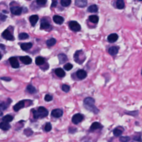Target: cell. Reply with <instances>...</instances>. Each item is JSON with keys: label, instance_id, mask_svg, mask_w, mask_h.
<instances>
[{"label": "cell", "instance_id": "23", "mask_svg": "<svg viewBox=\"0 0 142 142\" xmlns=\"http://www.w3.org/2000/svg\"><path fill=\"white\" fill-rule=\"evenodd\" d=\"M0 127H1V129L4 130H8L11 128V125L9 123L5 122H2L0 124Z\"/></svg>", "mask_w": 142, "mask_h": 142}, {"label": "cell", "instance_id": "5", "mask_svg": "<svg viewBox=\"0 0 142 142\" xmlns=\"http://www.w3.org/2000/svg\"><path fill=\"white\" fill-rule=\"evenodd\" d=\"M83 115L80 113L75 114L72 118V121L75 124H78L81 122L83 119Z\"/></svg>", "mask_w": 142, "mask_h": 142}, {"label": "cell", "instance_id": "44", "mask_svg": "<svg viewBox=\"0 0 142 142\" xmlns=\"http://www.w3.org/2000/svg\"><path fill=\"white\" fill-rule=\"evenodd\" d=\"M25 130H26V131H27V133H25L27 135V136H29L28 133H30L31 134H32V133H33V132H32V130L30 129H25Z\"/></svg>", "mask_w": 142, "mask_h": 142}, {"label": "cell", "instance_id": "26", "mask_svg": "<svg viewBox=\"0 0 142 142\" xmlns=\"http://www.w3.org/2000/svg\"><path fill=\"white\" fill-rule=\"evenodd\" d=\"M27 91L31 94H35L37 92V90L36 88L31 84H29L27 87Z\"/></svg>", "mask_w": 142, "mask_h": 142}, {"label": "cell", "instance_id": "17", "mask_svg": "<svg viewBox=\"0 0 142 142\" xmlns=\"http://www.w3.org/2000/svg\"><path fill=\"white\" fill-rule=\"evenodd\" d=\"M38 19H39L38 16L37 15H36V14H34V15L30 16V21L32 26L33 27L35 26L36 24L37 23V22H38Z\"/></svg>", "mask_w": 142, "mask_h": 142}, {"label": "cell", "instance_id": "28", "mask_svg": "<svg viewBox=\"0 0 142 142\" xmlns=\"http://www.w3.org/2000/svg\"><path fill=\"white\" fill-rule=\"evenodd\" d=\"M35 63L37 66L42 65L44 63V59L42 57H37L36 58Z\"/></svg>", "mask_w": 142, "mask_h": 142}, {"label": "cell", "instance_id": "40", "mask_svg": "<svg viewBox=\"0 0 142 142\" xmlns=\"http://www.w3.org/2000/svg\"><path fill=\"white\" fill-rule=\"evenodd\" d=\"M36 3L38 5H44L45 4H46L47 3V1L46 0H45V1H44V0H37V1H36Z\"/></svg>", "mask_w": 142, "mask_h": 142}, {"label": "cell", "instance_id": "19", "mask_svg": "<svg viewBox=\"0 0 142 142\" xmlns=\"http://www.w3.org/2000/svg\"><path fill=\"white\" fill-rule=\"evenodd\" d=\"M58 59L59 61V63L60 64H63L64 63L67 62L68 60L66 54H63V53H61L58 55Z\"/></svg>", "mask_w": 142, "mask_h": 142}, {"label": "cell", "instance_id": "38", "mask_svg": "<svg viewBox=\"0 0 142 142\" xmlns=\"http://www.w3.org/2000/svg\"><path fill=\"white\" fill-rule=\"evenodd\" d=\"M72 68H73V65H72V64L69 63H68L64 66V68L65 69L66 71L71 70V69H72Z\"/></svg>", "mask_w": 142, "mask_h": 142}, {"label": "cell", "instance_id": "46", "mask_svg": "<svg viewBox=\"0 0 142 142\" xmlns=\"http://www.w3.org/2000/svg\"></svg>", "mask_w": 142, "mask_h": 142}, {"label": "cell", "instance_id": "29", "mask_svg": "<svg viewBox=\"0 0 142 142\" xmlns=\"http://www.w3.org/2000/svg\"><path fill=\"white\" fill-rule=\"evenodd\" d=\"M89 20L92 23H97L99 21V17L96 15H91L89 17Z\"/></svg>", "mask_w": 142, "mask_h": 142}, {"label": "cell", "instance_id": "35", "mask_svg": "<svg viewBox=\"0 0 142 142\" xmlns=\"http://www.w3.org/2000/svg\"><path fill=\"white\" fill-rule=\"evenodd\" d=\"M62 89L63 91L64 92L67 93V92H68L69 91V90H70V87H69L68 85L63 84L62 87Z\"/></svg>", "mask_w": 142, "mask_h": 142}, {"label": "cell", "instance_id": "4", "mask_svg": "<svg viewBox=\"0 0 142 142\" xmlns=\"http://www.w3.org/2000/svg\"><path fill=\"white\" fill-rule=\"evenodd\" d=\"M69 27L73 31L75 32L80 31L81 29V27H80V24L77 22L75 21H72L69 22Z\"/></svg>", "mask_w": 142, "mask_h": 142}, {"label": "cell", "instance_id": "10", "mask_svg": "<svg viewBox=\"0 0 142 142\" xmlns=\"http://www.w3.org/2000/svg\"><path fill=\"white\" fill-rule=\"evenodd\" d=\"M51 27V25L46 19L43 18L41 22V28L42 30H48Z\"/></svg>", "mask_w": 142, "mask_h": 142}, {"label": "cell", "instance_id": "16", "mask_svg": "<svg viewBox=\"0 0 142 142\" xmlns=\"http://www.w3.org/2000/svg\"><path fill=\"white\" fill-rule=\"evenodd\" d=\"M87 1L85 0H75V5L78 7H84L87 6Z\"/></svg>", "mask_w": 142, "mask_h": 142}, {"label": "cell", "instance_id": "30", "mask_svg": "<svg viewBox=\"0 0 142 142\" xmlns=\"http://www.w3.org/2000/svg\"><path fill=\"white\" fill-rule=\"evenodd\" d=\"M56 43V40L55 38H52L51 39L47 40L46 41V44L48 47H52Z\"/></svg>", "mask_w": 142, "mask_h": 142}, {"label": "cell", "instance_id": "6", "mask_svg": "<svg viewBox=\"0 0 142 142\" xmlns=\"http://www.w3.org/2000/svg\"><path fill=\"white\" fill-rule=\"evenodd\" d=\"M2 36L4 39L9 40V41H12L14 40L13 36L9 30H4L2 34Z\"/></svg>", "mask_w": 142, "mask_h": 142}, {"label": "cell", "instance_id": "42", "mask_svg": "<svg viewBox=\"0 0 142 142\" xmlns=\"http://www.w3.org/2000/svg\"><path fill=\"white\" fill-rule=\"evenodd\" d=\"M1 80H5V81H10L11 79L10 78H9V77H1Z\"/></svg>", "mask_w": 142, "mask_h": 142}, {"label": "cell", "instance_id": "27", "mask_svg": "<svg viewBox=\"0 0 142 142\" xmlns=\"http://www.w3.org/2000/svg\"><path fill=\"white\" fill-rule=\"evenodd\" d=\"M116 6H117V9H123L125 7V4L123 1L122 0H118L116 2Z\"/></svg>", "mask_w": 142, "mask_h": 142}, {"label": "cell", "instance_id": "3", "mask_svg": "<svg viewBox=\"0 0 142 142\" xmlns=\"http://www.w3.org/2000/svg\"><path fill=\"white\" fill-rule=\"evenodd\" d=\"M74 59H75V62L78 63H83V62L85 59V56L84 55V52L82 50L76 51L75 53V55H74Z\"/></svg>", "mask_w": 142, "mask_h": 142}, {"label": "cell", "instance_id": "34", "mask_svg": "<svg viewBox=\"0 0 142 142\" xmlns=\"http://www.w3.org/2000/svg\"><path fill=\"white\" fill-rule=\"evenodd\" d=\"M61 5L63 7H67L71 4V1L70 0H62L61 1Z\"/></svg>", "mask_w": 142, "mask_h": 142}, {"label": "cell", "instance_id": "21", "mask_svg": "<svg viewBox=\"0 0 142 142\" xmlns=\"http://www.w3.org/2000/svg\"><path fill=\"white\" fill-rule=\"evenodd\" d=\"M20 46L23 51H27V50H29L30 48H31L32 47V43L31 42L23 43L21 44Z\"/></svg>", "mask_w": 142, "mask_h": 142}, {"label": "cell", "instance_id": "37", "mask_svg": "<svg viewBox=\"0 0 142 142\" xmlns=\"http://www.w3.org/2000/svg\"><path fill=\"white\" fill-rule=\"evenodd\" d=\"M119 140L121 142H128L130 140V138L129 137L122 136L119 138Z\"/></svg>", "mask_w": 142, "mask_h": 142}, {"label": "cell", "instance_id": "32", "mask_svg": "<svg viewBox=\"0 0 142 142\" xmlns=\"http://www.w3.org/2000/svg\"><path fill=\"white\" fill-rule=\"evenodd\" d=\"M28 37H29V36L28 34L26 33H21L20 34H19L18 35L19 39L21 40L27 39V38H28Z\"/></svg>", "mask_w": 142, "mask_h": 142}, {"label": "cell", "instance_id": "13", "mask_svg": "<svg viewBox=\"0 0 142 142\" xmlns=\"http://www.w3.org/2000/svg\"><path fill=\"white\" fill-rule=\"evenodd\" d=\"M25 103L24 101H20L19 102H18L17 104H16L14 105L13 106V109L14 111L16 112H17V111H20L21 109L23 108L25 106Z\"/></svg>", "mask_w": 142, "mask_h": 142}, {"label": "cell", "instance_id": "43", "mask_svg": "<svg viewBox=\"0 0 142 142\" xmlns=\"http://www.w3.org/2000/svg\"><path fill=\"white\" fill-rule=\"evenodd\" d=\"M57 1H53L51 4V7H55L57 6Z\"/></svg>", "mask_w": 142, "mask_h": 142}, {"label": "cell", "instance_id": "41", "mask_svg": "<svg viewBox=\"0 0 142 142\" xmlns=\"http://www.w3.org/2000/svg\"><path fill=\"white\" fill-rule=\"evenodd\" d=\"M6 18H7V16L4 15L2 13L1 14V20L2 21H5L6 20Z\"/></svg>", "mask_w": 142, "mask_h": 142}, {"label": "cell", "instance_id": "9", "mask_svg": "<svg viewBox=\"0 0 142 142\" xmlns=\"http://www.w3.org/2000/svg\"><path fill=\"white\" fill-rule=\"evenodd\" d=\"M9 63H10L11 65L13 68H18L20 66V64H19L18 61L16 57H11L9 59Z\"/></svg>", "mask_w": 142, "mask_h": 142}, {"label": "cell", "instance_id": "31", "mask_svg": "<svg viewBox=\"0 0 142 142\" xmlns=\"http://www.w3.org/2000/svg\"><path fill=\"white\" fill-rule=\"evenodd\" d=\"M13 117L12 115H6L5 116H4V117L2 118V120L3 122H12V120H13Z\"/></svg>", "mask_w": 142, "mask_h": 142}, {"label": "cell", "instance_id": "2", "mask_svg": "<svg viewBox=\"0 0 142 142\" xmlns=\"http://www.w3.org/2000/svg\"><path fill=\"white\" fill-rule=\"evenodd\" d=\"M33 117L35 119L43 118L46 117L48 114V112L47 109L45 108L43 106H40L38 108L37 111H33Z\"/></svg>", "mask_w": 142, "mask_h": 142}, {"label": "cell", "instance_id": "45", "mask_svg": "<svg viewBox=\"0 0 142 142\" xmlns=\"http://www.w3.org/2000/svg\"><path fill=\"white\" fill-rule=\"evenodd\" d=\"M134 139L135 140H136V141H138V142H142V139L141 138H140V137H134Z\"/></svg>", "mask_w": 142, "mask_h": 142}, {"label": "cell", "instance_id": "36", "mask_svg": "<svg viewBox=\"0 0 142 142\" xmlns=\"http://www.w3.org/2000/svg\"><path fill=\"white\" fill-rule=\"evenodd\" d=\"M52 129V125L50 123H46V125H45L44 127V130L46 132H49L51 131Z\"/></svg>", "mask_w": 142, "mask_h": 142}, {"label": "cell", "instance_id": "14", "mask_svg": "<svg viewBox=\"0 0 142 142\" xmlns=\"http://www.w3.org/2000/svg\"><path fill=\"white\" fill-rule=\"evenodd\" d=\"M118 39V36L116 33H112L108 37L107 40L110 43H114L117 41Z\"/></svg>", "mask_w": 142, "mask_h": 142}, {"label": "cell", "instance_id": "18", "mask_svg": "<svg viewBox=\"0 0 142 142\" xmlns=\"http://www.w3.org/2000/svg\"><path fill=\"white\" fill-rule=\"evenodd\" d=\"M12 102V100L10 98H9L7 99V102H2L1 103V110H5L8 108V106H9V105L11 104Z\"/></svg>", "mask_w": 142, "mask_h": 142}, {"label": "cell", "instance_id": "11", "mask_svg": "<svg viewBox=\"0 0 142 142\" xmlns=\"http://www.w3.org/2000/svg\"><path fill=\"white\" fill-rule=\"evenodd\" d=\"M77 76L80 80H83L87 76V73L83 69H80L78 70L76 73Z\"/></svg>", "mask_w": 142, "mask_h": 142}, {"label": "cell", "instance_id": "33", "mask_svg": "<svg viewBox=\"0 0 142 142\" xmlns=\"http://www.w3.org/2000/svg\"><path fill=\"white\" fill-rule=\"evenodd\" d=\"M122 130L119 128H115V129H114L113 130V134L115 135V137L120 136V135H122Z\"/></svg>", "mask_w": 142, "mask_h": 142}, {"label": "cell", "instance_id": "22", "mask_svg": "<svg viewBox=\"0 0 142 142\" xmlns=\"http://www.w3.org/2000/svg\"><path fill=\"white\" fill-rule=\"evenodd\" d=\"M119 51V48L117 47L116 46H113L111 47V48H109L108 50V52L111 55L114 56L115 54H117Z\"/></svg>", "mask_w": 142, "mask_h": 142}, {"label": "cell", "instance_id": "24", "mask_svg": "<svg viewBox=\"0 0 142 142\" xmlns=\"http://www.w3.org/2000/svg\"><path fill=\"white\" fill-rule=\"evenodd\" d=\"M55 73L59 77H64L66 75L65 72L63 71V69L61 68H58L56 69Z\"/></svg>", "mask_w": 142, "mask_h": 142}, {"label": "cell", "instance_id": "1", "mask_svg": "<svg viewBox=\"0 0 142 142\" xmlns=\"http://www.w3.org/2000/svg\"><path fill=\"white\" fill-rule=\"evenodd\" d=\"M95 100L92 98L87 97L84 100V106L87 110L94 113V114H98L99 110L94 105Z\"/></svg>", "mask_w": 142, "mask_h": 142}, {"label": "cell", "instance_id": "12", "mask_svg": "<svg viewBox=\"0 0 142 142\" xmlns=\"http://www.w3.org/2000/svg\"><path fill=\"white\" fill-rule=\"evenodd\" d=\"M53 20L56 24H58V25H62L64 21L63 17L58 15H55L53 16Z\"/></svg>", "mask_w": 142, "mask_h": 142}, {"label": "cell", "instance_id": "25", "mask_svg": "<svg viewBox=\"0 0 142 142\" xmlns=\"http://www.w3.org/2000/svg\"><path fill=\"white\" fill-rule=\"evenodd\" d=\"M98 11V8L96 4H92L89 6L88 8V11L92 13L97 12Z\"/></svg>", "mask_w": 142, "mask_h": 142}, {"label": "cell", "instance_id": "8", "mask_svg": "<svg viewBox=\"0 0 142 142\" xmlns=\"http://www.w3.org/2000/svg\"><path fill=\"white\" fill-rule=\"evenodd\" d=\"M63 112L61 109H55L51 112V115L54 118H60L63 115Z\"/></svg>", "mask_w": 142, "mask_h": 142}, {"label": "cell", "instance_id": "39", "mask_svg": "<svg viewBox=\"0 0 142 142\" xmlns=\"http://www.w3.org/2000/svg\"><path fill=\"white\" fill-rule=\"evenodd\" d=\"M53 99V97L52 96H51L49 94H46L44 97V100L46 102H50L51 101H52Z\"/></svg>", "mask_w": 142, "mask_h": 142}, {"label": "cell", "instance_id": "15", "mask_svg": "<svg viewBox=\"0 0 142 142\" xmlns=\"http://www.w3.org/2000/svg\"><path fill=\"white\" fill-rule=\"evenodd\" d=\"M20 60L21 61V62L26 65L28 64H30L32 62V59L31 58H30L29 56H22V57H20Z\"/></svg>", "mask_w": 142, "mask_h": 142}, {"label": "cell", "instance_id": "20", "mask_svg": "<svg viewBox=\"0 0 142 142\" xmlns=\"http://www.w3.org/2000/svg\"><path fill=\"white\" fill-rule=\"evenodd\" d=\"M102 128H103V126L101 125V123H99V122H94L92 124L91 128H90V129H91V130H95L98 129H101Z\"/></svg>", "mask_w": 142, "mask_h": 142}, {"label": "cell", "instance_id": "7", "mask_svg": "<svg viewBox=\"0 0 142 142\" xmlns=\"http://www.w3.org/2000/svg\"><path fill=\"white\" fill-rule=\"evenodd\" d=\"M11 12L14 15H20L22 13V8L19 6H13L11 7Z\"/></svg>", "mask_w": 142, "mask_h": 142}]
</instances>
